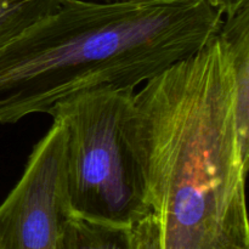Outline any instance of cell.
Masks as SVG:
<instances>
[{
	"instance_id": "cell-1",
	"label": "cell",
	"mask_w": 249,
	"mask_h": 249,
	"mask_svg": "<svg viewBox=\"0 0 249 249\" xmlns=\"http://www.w3.org/2000/svg\"><path fill=\"white\" fill-rule=\"evenodd\" d=\"M134 94L129 134L150 212L134 249H249L230 62L216 34Z\"/></svg>"
},
{
	"instance_id": "cell-2",
	"label": "cell",
	"mask_w": 249,
	"mask_h": 249,
	"mask_svg": "<svg viewBox=\"0 0 249 249\" xmlns=\"http://www.w3.org/2000/svg\"><path fill=\"white\" fill-rule=\"evenodd\" d=\"M223 21L206 0H65L0 48V124L87 90L136 89L203 48Z\"/></svg>"
},
{
	"instance_id": "cell-3",
	"label": "cell",
	"mask_w": 249,
	"mask_h": 249,
	"mask_svg": "<svg viewBox=\"0 0 249 249\" xmlns=\"http://www.w3.org/2000/svg\"><path fill=\"white\" fill-rule=\"evenodd\" d=\"M130 88H96L50 111L66 129V178L73 216L133 229L150 212L145 179L129 134Z\"/></svg>"
},
{
	"instance_id": "cell-4",
	"label": "cell",
	"mask_w": 249,
	"mask_h": 249,
	"mask_svg": "<svg viewBox=\"0 0 249 249\" xmlns=\"http://www.w3.org/2000/svg\"><path fill=\"white\" fill-rule=\"evenodd\" d=\"M72 215L66 178V129L57 119L29 155L0 203V249H60Z\"/></svg>"
},
{
	"instance_id": "cell-5",
	"label": "cell",
	"mask_w": 249,
	"mask_h": 249,
	"mask_svg": "<svg viewBox=\"0 0 249 249\" xmlns=\"http://www.w3.org/2000/svg\"><path fill=\"white\" fill-rule=\"evenodd\" d=\"M229 58L238 136L249 152V5L225 17L218 33Z\"/></svg>"
},
{
	"instance_id": "cell-6",
	"label": "cell",
	"mask_w": 249,
	"mask_h": 249,
	"mask_svg": "<svg viewBox=\"0 0 249 249\" xmlns=\"http://www.w3.org/2000/svg\"><path fill=\"white\" fill-rule=\"evenodd\" d=\"M60 249H134L133 231L71 215L63 228Z\"/></svg>"
},
{
	"instance_id": "cell-7",
	"label": "cell",
	"mask_w": 249,
	"mask_h": 249,
	"mask_svg": "<svg viewBox=\"0 0 249 249\" xmlns=\"http://www.w3.org/2000/svg\"><path fill=\"white\" fill-rule=\"evenodd\" d=\"M65 0H0V48L49 16Z\"/></svg>"
},
{
	"instance_id": "cell-8",
	"label": "cell",
	"mask_w": 249,
	"mask_h": 249,
	"mask_svg": "<svg viewBox=\"0 0 249 249\" xmlns=\"http://www.w3.org/2000/svg\"><path fill=\"white\" fill-rule=\"evenodd\" d=\"M214 10L223 15V17H230L240 11L242 7L249 5V0H206Z\"/></svg>"
},
{
	"instance_id": "cell-9",
	"label": "cell",
	"mask_w": 249,
	"mask_h": 249,
	"mask_svg": "<svg viewBox=\"0 0 249 249\" xmlns=\"http://www.w3.org/2000/svg\"><path fill=\"white\" fill-rule=\"evenodd\" d=\"M99 1H126V0H99Z\"/></svg>"
}]
</instances>
